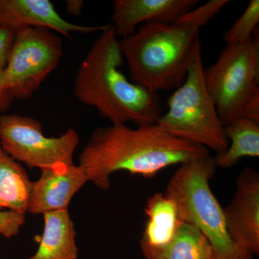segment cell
<instances>
[{
  "label": "cell",
  "instance_id": "cell-4",
  "mask_svg": "<svg viewBox=\"0 0 259 259\" xmlns=\"http://www.w3.org/2000/svg\"><path fill=\"white\" fill-rule=\"evenodd\" d=\"M216 168L209 154L182 163L164 194L176 202L181 221L195 226L207 238L214 259H253L227 231L223 209L209 186Z\"/></svg>",
  "mask_w": 259,
  "mask_h": 259
},
{
  "label": "cell",
  "instance_id": "cell-8",
  "mask_svg": "<svg viewBox=\"0 0 259 259\" xmlns=\"http://www.w3.org/2000/svg\"><path fill=\"white\" fill-rule=\"evenodd\" d=\"M79 143V135L74 129L59 137H47L41 122L32 117L17 114L0 116V147L28 168L42 169L74 163Z\"/></svg>",
  "mask_w": 259,
  "mask_h": 259
},
{
  "label": "cell",
  "instance_id": "cell-19",
  "mask_svg": "<svg viewBox=\"0 0 259 259\" xmlns=\"http://www.w3.org/2000/svg\"><path fill=\"white\" fill-rule=\"evenodd\" d=\"M15 33L16 32L13 29L0 25V112L8 111L14 101L3 89V81Z\"/></svg>",
  "mask_w": 259,
  "mask_h": 259
},
{
  "label": "cell",
  "instance_id": "cell-2",
  "mask_svg": "<svg viewBox=\"0 0 259 259\" xmlns=\"http://www.w3.org/2000/svg\"><path fill=\"white\" fill-rule=\"evenodd\" d=\"M229 3L211 0L171 23H144L134 35L119 40L133 82L157 93L179 88L201 45L199 29Z\"/></svg>",
  "mask_w": 259,
  "mask_h": 259
},
{
  "label": "cell",
  "instance_id": "cell-14",
  "mask_svg": "<svg viewBox=\"0 0 259 259\" xmlns=\"http://www.w3.org/2000/svg\"><path fill=\"white\" fill-rule=\"evenodd\" d=\"M44 229L40 245L29 259H77L76 232L69 211L42 214Z\"/></svg>",
  "mask_w": 259,
  "mask_h": 259
},
{
  "label": "cell",
  "instance_id": "cell-7",
  "mask_svg": "<svg viewBox=\"0 0 259 259\" xmlns=\"http://www.w3.org/2000/svg\"><path fill=\"white\" fill-rule=\"evenodd\" d=\"M3 76V89L13 100H28L57 68L63 40L47 28L17 30Z\"/></svg>",
  "mask_w": 259,
  "mask_h": 259
},
{
  "label": "cell",
  "instance_id": "cell-20",
  "mask_svg": "<svg viewBox=\"0 0 259 259\" xmlns=\"http://www.w3.org/2000/svg\"><path fill=\"white\" fill-rule=\"evenodd\" d=\"M25 223V214L13 210L2 211L0 212V236L7 239L18 236Z\"/></svg>",
  "mask_w": 259,
  "mask_h": 259
},
{
  "label": "cell",
  "instance_id": "cell-21",
  "mask_svg": "<svg viewBox=\"0 0 259 259\" xmlns=\"http://www.w3.org/2000/svg\"><path fill=\"white\" fill-rule=\"evenodd\" d=\"M66 10L70 15L79 16L82 12L83 1L82 0H66Z\"/></svg>",
  "mask_w": 259,
  "mask_h": 259
},
{
  "label": "cell",
  "instance_id": "cell-3",
  "mask_svg": "<svg viewBox=\"0 0 259 259\" xmlns=\"http://www.w3.org/2000/svg\"><path fill=\"white\" fill-rule=\"evenodd\" d=\"M123 61L115 29L108 24L80 64L75 96L112 124L156 123L161 115L158 93L131 82L120 70Z\"/></svg>",
  "mask_w": 259,
  "mask_h": 259
},
{
  "label": "cell",
  "instance_id": "cell-1",
  "mask_svg": "<svg viewBox=\"0 0 259 259\" xmlns=\"http://www.w3.org/2000/svg\"><path fill=\"white\" fill-rule=\"evenodd\" d=\"M201 145L177 139L158 124L131 128L112 124L95 129L80 153L79 166L89 182L97 188H110L116 171L151 178L173 165L182 164L209 154Z\"/></svg>",
  "mask_w": 259,
  "mask_h": 259
},
{
  "label": "cell",
  "instance_id": "cell-11",
  "mask_svg": "<svg viewBox=\"0 0 259 259\" xmlns=\"http://www.w3.org/2000/svg\"><path fill=\"white\" fill-rule=\"evenodd\" d=\"M0 25L15 31L24 28H47L68 37L73 32L102 31L105 25L86 26L64 20L49 0H0Z\"/></svg>",
  "mask_w": 259,
  "mask_h": 259
},
{
  "label": "cell",
  "instance_id": "cell-18",
  "mask_svg": "<svg viewBox=\"0 0 259 259\" xmlns=\"http://www.w3.org/2000/svg\"><path fill=\"white\" fill-rule=\"evenodd\" d=\"M259 23V1L251 0L244 13L223 35L227 45L243 44L253 36Z\"/></svg>",
  "mask_w": 259,
  "mask_h": 259
},
{
  "label": "cell",
  "instance_id": "cell-15",
  "mask_svg": "<svg viewBox=\"0 0 259 259\" xmlns=\"http://www.w3.org/2000/svg\"><path fill=\"white\" fill-rule=\"evenodd\" d=\"M31 185L25 168L0 147V212L25 214Z\"/></svg>",
  "mask_w": 259,
  "mask_h": 259
},
{
  "label": "cell",
  "instance_id": "cell-6",
  "mask_svg": "<svg viewBox=\"0 0 259 259\" xmlns=\"http://www.w3.org/2000/svg\"><path fill=\"white\" fill-rule=\"evenodd\" d=\"M255 32L243 44L227 45L215 64L204 68V83L223 126L242 117L248 102L259 94V41Z\"/></svg>",
  "mask_w": 259,
  "mask_h": 259
},
{
  "label": "cell",
  "instance_id": "cell-5",
  "mask_svg": "<svg viewBox=\"0 0 259 259\" xmlns=\"http://www.w3.org/2000/svg\"><path fill=\"white\" fill-rule=\"evenodd\" d=\"M201 45L194 51L184 82L168 100V110L156 123L177 139L221 154L229 141L203 77Z\"/></svg>",
  "mask_w": 259,
  "mask_h": 259
},
{
  "label": "cell",
  "instance_id": "cell-16",
  "mask_svg": "<svg viewBox=\"0 0 259 259\" xmlns=\"http://www.w3.org/2000/svg\"><path fill=\"white\" fill-rule=\"evenodd\" d=\"M224 132L229 146L214 157L217 167L231 168L241 158H258L259 122L242 116L225 125Z\"/></svg>",
  "mask_w": 259,
  "mask_h": 259
},
{
  "label": "cell",
  "instance_id": "cell-12",
  "mask_svg": "<svg viewBox=\"0 0 259 259\" xmlns=\"http://www.w3.org/2000/svg\"><path fill=\"white\" fill-rule=\"evenodd\" d=\"M198 0H116L111 25L117 37L134 35L141 23H171L194 9Z\"/></svg>",
  "mask_w": 259,
  "mask_h": 259
},
{
  "label": "cell",
  "instance_id": "cell-9",
  "mask_svg": "<svg viewBox=\"0 0 259 259\" xmlns=\"http://www.w3.org/2000/svg\"><path fill=\"white\" fill-rule=\"evenodd\" d=\"M227 231L241 249L259 254V175L246 167L238 175L237 190L231 202L223 209Z\"/></svg>",
  "mask_w": 259,
  "mask_h": 259
},
{
  "label": "cell",
  "instance_id": "cell-17",
  "mask_svg": "<svg viewBox=\"0 0 259 259\" xmlns=\"http://www.w3.org/2000/svg\"><path fill=\"white\" fill-rule=\"evenodd\" d=\"M148 259H214V250L198 228L182 222L171 243Z\"/></svg>",
  "mask_w": 259,
  "mask_h": 259
},
{
  "label": "cell",
  "instance_id": "cell-13",
  "mask_svg": "<svg viewBox=\"0 0 259 259\" xmlns=\"http://www.w3.org/2000/svg\"><path fill=\"white\" fill-rule=\"evenodd\" d=\"M145 212L148 221L141 248L148 259L171 243L182 222L176 202L165 194L156 193L148 199Z\"/></svg>",
  "mask_w": 259,
  "mask_h": 259
},
{
  "label": "cell",
  "instance_id": "cell-10",
  "mask_svg": "<svg viewBox=\"0 0 259 259\" xmlns=\"http://www.w3.org/2000/svg\"><path fill=\"white\" fill-rule=\"evenodd\" d=\"M40 176L32 182L27 212L35 214L68 210L76 192L89 182L79 165L59 164L40 169Z\"/></svg>",
  "mask_w": 259,
  "mask_h": 259
}]
</instances>
